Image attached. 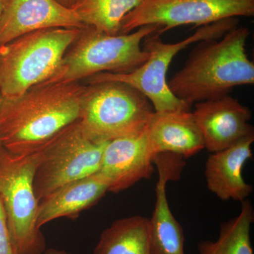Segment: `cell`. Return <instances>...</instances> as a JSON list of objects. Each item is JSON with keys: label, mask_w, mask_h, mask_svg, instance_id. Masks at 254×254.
<instances>
[{"label": "cell", "mask_w": 254, "mask_h": 254, "mask_svg": "<svg viewBox=\"0 0 254 254\" xmlns=\"http://www.w3.org/2000/svg\"><path fill=\"white\" fill-rule=\"evenodd\" d=\"M85 86L80 82H44L18 96L2 97L0 145L13 154L36 153L79 120Z\"/></svg>", "instance_id": "obj_1"}, {"label": "cell", "mask_w": 254, "mask_h": 254, "mask_svg": "<svg viewBox=\"0 0 254 254\" xmlns=\"http://www.w3.org/2000/svg\"><path fill=\"white\" fill-rule=\"evenodd\" d=\"M250 28L237 26L218 39L205 40L168 81L179 99L191 105L229 95L235 87L254 83V64L246 45Z\"/></svg>", "instance_id": "obj_2"}, {"label": "cell", "mask_w": 254, "mask_h": 254, "mask_svg": "<svg viewBox=\"0 0 254 254\" xmlns=\"http://www.w3.org/2000/svg\"><path fill=\"white\" fill-rule=\"evenodd\" d=\"M160 28L158 25H146L113 36L86 26L66 50L58 72L46 82L75 83L100 73L131 72L148 60L142 42Z\"/></svg>", "instance_id": "obj_3"}, {"label": "cell", "mask_w": 254, "mask_h": 254, "mask_svg": "<svg viewBox=\"0 0 254 254\" xmlns=\"http://www.w3.org/2000/svg\"><path fill=\"white\" fill-rule=\"evenodd\" d=\"M238 18H225L217 22L200 26L191 36L175 43H165L160 36L163 28L143 40V48L148 58L139 67L129 73L103 72L87 78L88 84L105 81L123 83L144 95L150 102L155 112L190 110L191 105L179 99L170 91L167 73L173 58L182 50L192 43L210 39H218L225 33L238 26Z\"/></svg>", "instance_id": "obj_4"}, {"label": "cell", "mask_w": 254, "mask_h": 254, "mask_svg": "<svg viewBox=\"0 0 254 254\" xmlns=\"http://www.w3.org/2000/svg\"><path fill=\"white\" fill-rule=\"evenodd\" d=\"M81 30H38L0 46V93L2 97L18 96L53 78Z\"/></svg>", "instance_id": "obj_5"}, {"label": "cell", "mask_w": 254, "mask_h": 254, "mask_svg": "<svg viewBox=\"0 0 254 254\" xmlns=\"http://www.w3.org/2000/svg\"><path fill=\"white\" fill-rule=\"evenodd\" d=\"M155 110L141 92L123 83L105 81L85 86L79 122L91 141L108 143L141 133Z\"/></svg>", "instance_id": "obj_6"}, {"label": "cell", "mask_w": 254, "mask_h": 254, "mask_svg": "<svg viewBox=\"0 0 254 254\" xmlns=\"http://www.w3.org/2000/svg\"><path fill=\"white\" fill-rule=\"evenodd\" d=\"M38 151L9 153L0 145V198L16 254H43L46 241L37 226L38 200L33 190Z\"/></svg>", "instance_id": "obj_7"}, {"label": "cell", "mask_w": 254, "mask_h": 254, "mask_svg": "<svg viewBox=\"0 0 254 254\" xmlns=\"http://www.w3.org/2000/svg\"><path fill=\"white\" fill-rule=\"evenodd\" d=\"M106 144L87 138L78 120L43 145L33 177L38 203L70 182L98 173Z\"/></svg>", "instance_id": "obj_8"}, {"label": "cell", "mask_w": 254, "mask_h": 254, "mask_svg": "<svg viewBox=\"0 0 254 254\" xmlns=\"http://www.w3.org/2000/svg\"><path fill=\"white\" fill-rule=\"evenodd\" d=\"M254 15V0H145L123 18L120 34L146 25H158L167 31L182 25L197 27Z\"/></svg>", "instance_id": "obj_9"}, {"label": "cell", "mask_w": 254, "mask_h": 254, "mask_svg": "<svg viewBox=\"0 0 254 254\" xmlns=\"http://www.w3.org/2000/svg\"><path fill=\"white\" fill-rule=\"evenodd\" d=\"M183 157L173 153H160L153 158L158 179L155 187L154 210L148 222L149 254H185V234L169 205L167 185L180 179L185 165Z\"/></svg>", "instance_id": "obj_10"}, {"label": "cell", "mask_w": 254, "mask_h": 254, "mask_svg": "<svg viewBox=\"0 0 254 254\" xmlns=\"http://www.w3.org/2000/svg\"><path fill=\"white\" fill-rule=\"evenodd\" d=\"M192 114L203 136L205 148L210 153L254 136V127L250 123V108L230 95L198 102Z\"/></svg>", "instance_id": "obj_11"}, {"label": "cell", "mask_w": 254, "mask_h": 254, "mask_svg": "<svg viewBox=\"0 0 254 254\" xmlns=\"http://www.w3.org/2000/svg\"><path fill=\"white\" fill-rule=\"evenodd\" d=\"M154 170L145 128L141 133L107 143L98 173L108 181V191L119 193L151 178Z\"/></svg>", "instance_id": "obj_12"}, {"label": "cell", "mask_w": 254, "mask_h": 254, "mask_svg": "<svg viewBox=\"0 0 254 254\" xmlns=\"http://www.w3.org/2000/svg\"><path fill=\"white\" fill-rule=\"evenodd\" d=\"M86 26L72 9L55 0H7L0 16V46L38 30Z\"/></svg>", "instance_id": "obj_13"}, {"label": "cell", "mask_w": 254, "mask_h": 254, "mask_svg": "<svg viewBox=\"0 0 254 254\" xmlns=\"http://www.w3.org/2000/svg\"><path fill=\"white\" fill-rule=\"evenodd\" d=\"M145 131L153 158L164 152L187 158L205 148L203 136L190 110L154 112Z\"/></svg>", "instance_id": "obj_14"}, {"label": "cell", "mask_w": 254, "mask_h": 254, "mask_svg": "<svg viewBox=\"0 0 254 254\" xmlns=\"http://www.w3.org/2000/svg\"><path fill=\"white\" fill-rule=\"evenodd\" d=\"M254 141V136L247 137L209 155L205 163V181L208 190L220 199L243 202L253 191V187L243 178L242 170L253 155Z\"/></svg>", "instance_id": "obj_15"}, {"label": "cell", "mask_w": 254, "mask_h": 254, "mask_svg": "<svg viewBox=\"0 0 254 254\" xmlns=\"http://www.w3.org/2000/svg\"><path fill=\"white\" fill-rule=\"evenodd\" d=\"M109 190L104 177L97 173L70 182L38 203L37 226L62 218L75 220L91 208Z\"/></svg>", "instance_id": "obj_16"}, {"label": "cell", "mask_w": 254, "mask_h": 254, "mask_svg": "<svg viewBox=\"0 0 254 254\" xmlns=\"http://www.w3.org/2000/svg\"><path fill=\"white\" fill-rule=\"evenodd\" d=\"M148 222L140 215L116 220L102 232L93 254H149Z\"/></svg>", "instance_id": "obj_17"}, {"label": "cell", "mask_w": 254, "mask_h": 254, "mask_svg": "<svg viewBox=\"0 0 254 254\" xmlns=\"http://www.w3.org/2000/svg\"><path fill=\"white\" fill-rule=\"evenodd\" d=\"M242 203L238 215L222 224L218 240L198 244V254H254L251 242L253 205L249 200Z\"/></svg>", "instance_id": "obj_18"}, {"label": "cell", "mask_w": 254, "mask_h": 254, "mask_svg": "<svg viewBox=\"0 0 254 254\" xmlns=\"http://www.w3.org/2000/svg\"><path fill=\"white\" fill-rule=\"evenodd\" d=\"M145 0H78L71 9L81 22L109 35L120 34L123 18Z\"/></svg>", "instance_id": "obj_19"}, {"label": "cell", "mask_w": 254, "mask_h": 254, "mask_svg": "<svg viewBox=\"0 0 254 254\" xmlns=\"http://www.w3.org/2000/svg\"><path fill=\"white\" fill-rule=\"evenodd\" d=\"M0 254H16L8 228L2 201L0 198Z\"/></svg>", "instance_id": "obj_20"}, {"label": "cell", "mask_w": 254, "mask_h": 254, "mask_svg": "<svg viewBox=\"0 0 254 254\" xmlns=\"http://www.w3.org/2000/svg\"><path fill=\"white\" fill-rule=\"evenodd\" d=\"M55 1L64 7L71 9L78 2V0H55Z\"/></svg>", "instance_id": "obj_21"}, {"label": "cell", "mask_w": 254, "mask_h": 254, "mask_svg": "<svg viewBox=\"0 0 254 254\" xmlns=\"http://www.w3.org/2000/svg\"><path fill=\"white\" fill-rule=\"evenodd\" d=\"M43 254H72L66 251L63 250H58V249L50 248L46 249Z\"/></svg>", "instance_id": "obj_22"}, {"label": "cell", "mask_w": 254, "mask_h": 254, "mask_svg": "<svg viewBox=\"0 0 254 254\" xmlns=\"http://www.w3.org/2000/svg\"><path fill=\"white\" fill-rule=\"evenodd\" d=\"M6 1H7V0H0V16H1V12H2Z\"/></svg>", "instance_id": "obj_23"}, {"label": "cell", "mask_w": 254, "mask_h": 254, "mask_svg": "<svg viewBox=\"0 0 254 254\" xmlns=\"http://www.w3.org/2000/svg\"><path fill=\"white\" fill-rule=\"evenodd\" d=\"M1 100H2V95H1V93H0V105H1Z\"/></svg>", "instance_id": "obj_24"}]
</instances>
